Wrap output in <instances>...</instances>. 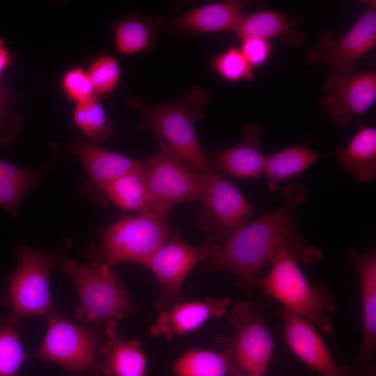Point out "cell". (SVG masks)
I'll list each match as a JSON object with an SVG mask.
<instances>
[{"mask_svg": "<svg viewBox=\"0 0 376 376\" xmlns=\"http://www.w3.org/2000/svg\"><path fill=\"white\" fill-rule=\"evenodd\" d=\"M67 150L76 155L85 168L88 178L85 189L100 202L111 182L142 165L135 159L100 148L79 137L70 141Z\"/></svg>", "mask_w": 376, "mask_h": 376, "instance_id": "16", "label": "cell"}, {"mask_svg": "<svg viewBox=\"0 0 376 376\" xmlns=\"http://www.w3.org/2000/svg\"><path fill=\"white\" fill-rule=\"evenodd\" d=\"M200 202L199 228L226 242L250 219L254 207L230 181L213 170L207 173Z\"/></svg>", "mask_w": 376, "mask_h": 376, "instance_id": "10", "label": "cell"}, {"mask_svg": "<svg viewBox=\"0 0 376 376\" xmlns=\"http://www.w3.org/2000/svg\"><path fill=\"white\" fill-rule=\"evenodd\" d=\"M376 44V1H368L363 15L339 39L324 31L306 54L312 64L324 63L332 71L350 72L355 62Z\"/></svg>", "mask_w": 376, "mask_h": 376, "instance_id": "12", "label": "cell"}, {"mask_svg": "<svg viewBox=\"0 0 376 376\" xmlns=\"http://www.w3.org/2000/svg\"><path fill=\"white\" fill-rule=\"evenodd\" d=\"M230 303V299L225 297L173 304L159 314L150 333L153 336H164L171 340L175 336L198 329L212 318L222 316Z\"/></svg>", "mask_w": 376, "mask_h": 376, "instance_id": "17", "label": "cell"}, {"mask_svg": "<svg viewBox=\"0 0 376 376\" xmlns=\"http://www.w3.org/2000/svg\"><path fill=\"white\" fill-rule=\"evenodd\" d=\"M151 257L145 267L157 277L160 288L161 308H167L185 301L181 286L199 263H207L218 245L213 237L207 239L201 247H194L173 233Z\"/></svg>", "mask_w": 376, "mask_h": 376, "instance_id": "11", "label": "cell"}, {"mask_svg": "<svg viewBox=\"0 0 376 376\" xmlns=\"http://www.w3.org/2000/svg\"><path fill=\"white\" fill-rule=\"evenodd\" d=\"M283 339L289 349L321 376H353L351 368L339 366L316 328L303 318L282 308Z\"/></svg>", "mask_w": 376, "mask_h": 376, "instance_id": "15", "label": "cell"}, {"mask_svg": "<svg viewBox=\"0 0 376 376\" xmlns=\"http://www.w3.org/2000/svg\"><path fill=\"white\" fill-rule=\"evenodd\" d=\"M87 72L94 92L97 94H105L111 91L120 78L119 63L110 56H104L94 61Z\"/></svg>", "mask_w": 376, "mask_h": 376, "instance_id": "31", "label": "cell"}, {"mask_svg": "<svg viewBox=\"0 0 376 376\" xmlns=\"http://www.w3.org/2000/svg\"><path fill=\"white\" fill-rule=\"evenodd\" d=\"M264 305L237 302L228 318L233 335L217 342L230 361V376L265 374L270 363L274 342L263 318Z\"/></svg>", "mask_w": 376, "mask_h": 376, "instance_id": "6", "label": "cell"}, {"mask_svg": "<svg viewBox=\"0 0 376 376\" xmlns=\"http://www.w3.org/2000/svg\"><path fill=\"white\" fill-rule=\"evenodd\" d=\"M114 32L117 51L130 55L150 47L154 42L156 27L148 19L132 17L116 24Z\"/></svg>", "mask_w": 376, "mask_h": 376, "instance_id": "28", "label": "cell"}, {"mask_svg": "<svg viewBox=\"0 0 376 376\" xmlns=\"http://www.w3.org/2000/svg\"><path fill=\"white\" fill-rule=\"evenodd\" d=\"M323 155L306 146H293L266 155L263 175L271 191L279 183L301 174Z\"/></svg>", "mask_w": 376, "mask_h": 376, "instance_id": "23", "label": "cell"}, {"mask_svg": "<svg viewBox=\"0 0 376 376\" xmlns=\"http://www.w3.org/2000/svg\"><path fill=\"white\" fill-rule=\"evenodd\" d=\"M73 120L83 133L95 143L104 141L112 133L111 120L95 95L76 104Z\"/></svg>", "mask_w": 376, "mask_h": 376, "instance_id": "29", "label": "cell"}, {"mask_svg": "<svg viewBox=\"0 0 376 376\" xmlns=\"http://www.w3.org/2000/svg\"><path fill=\"white\" fill-rule=\"evenodd\" d=\"M21 320L0 313V376H18L26 356L20 343Z\"/></svg>", "mask_w": 376, "mask_h": 376, "instance_id": "27", "label": "cell"}, {"mask_svg": "<svg viewBox=\"0 0 376 376\" xmlns=\"http://www.w3.org/2000/svg\"><path fill=\"white\" fill-rule=\"evenodd\" d=\"M242 40L240 49L247 62L254 68L267 62L272 53L271 43L256 38H248Z\"/></svg>", "mask_w": 376, "mask_h": 376, "instance_id": "33", "label": "cell"}, {"mask_svg": "<svg viewBox=\"0 0 376 376\" xmlns=\"http://www.w3.org/2000/svg\"><path fill=\"white\" fill-rule=\"evenodd\" d=\"M64 270L73 280L79 298L76 317L86 324L117 323L135 312L132 299L111 267L101 263L79 264L64 260Z\"/></svg>", "mask_w": 376, "mask_h": 376, "instance_id": "4", "label": "cell"}, {"mask_svg": "<svg viewBox=\"0 0 376 376\" xmlns=\"http://www.w3.org/2000/svg\"><path fill=\"white\" fill-rule=\"evenodd\" d=\"M263 128L250 123L236 145L207 155L210 165L237 179H257L263 175L266 158L260 148Z\"/></svg>", "mask_w": 376, "mask_h": 376, "instance_id": "18", "label": "cell"}, {"mask_svg": "<svg viewBox=\"0 0 376 376\" xmlns=\"http://www.w3.org/2000/svg\"><path fill=\"white\" fill-rule=\"evenodd\" d=\"M65 94L72 100L79 103L94 96V90L88 72L76 67L68 70L62 79Z\"/></svg>", "mask_w": 376, "mask_h": 376, "instance_id": "32", "label": "cell"}, {"mask_svg": "<svg viewBox=\"0 0 376 376\" xmlns=\"http://www.w3.org/2000/svg\"><path fill=\"white\" fill-rule=\"evenodd\" d=\"M323 111L339 127H346L354 116H361L376 99L374 72H339L332 71L324 84Z\"/></svg>", "mask_w": 376, "mask_h": 376, "instance_id": "13", "label": "cell"}, {"mask_svg": "<svg viewBox=\"0 0 376 376\" xmlns=\"http://www.w3.org/2000/svg\"><path fill=\"white\" fill-rule=\"evenodd\" d=\"M46 318V335L32 357L58 363L73 373L99 374L100 347L95 332L66 320L56 311Z\"/></svg>", "mask_w": 376, "mask_h": 376, "instance_id": "9", "label": "cell"}, {"mask_svg": "<svg viewBox=\"0 0 376 376\" xmlns=\"http://www.w3.org/2000/svg\"><path fill=\"white\" fill-rule=\"evenodd\" d=\"M248 1L229 0L203 6L173 19L180 29L198 33L235 31L244 16Z\"/></svg>", "mask_w": 376, "mask_h": 376, "instance_id": "20", "label": "cell"}, {"mask_svg": "<svg viewBox=\"0 0 376 376\" xmlns=\"http://www.w3.org/2000/svg\"><path fill=\"white\" fill-rule=\"evenodd\" d=\"M292 28L289 19L282 13L272 10H263L244 15L234 33L238 38H256L269 41L283 38L289 44L299 43L292 36Z\"/></svg>", "mask_w": 376, "mask_h": 376, "instance_id": "25", "label": "cell"}, {"mask_svg": "<svg viewBox=\"0 0 376 376\" xmlns=\"http://www.w3.org/2000/svg\"><path fill=\"white\" fill-rule=\"evenodd\" d=\"M346 259L359 276L362 311V338L353 376H376V252L350 249Z\"/></svg>", "mask_w": 376, "mask_h": 376, "instance_id": "14", "label": "cell"}, {"mask_svg": "<svg viewBox=\"0 0 376 376\" xmlns=\"http://www.w3.org/2000/svg\"><path fill=\"white\" fill-rule=\"evenodd\" d=\"M170 236L167 214L157 210L135 213L102 232L95 253L99 263L110 267L127 262L145 267Z\"/></svg>", "mask_w": 376, "mask_h": 376, "instance_id": "5", "label": "cell"}, {"mask_svg": "<svg viewBox=\"0 0 376 376\" xmlns=\"http://www.w3.org/2000/svg\"><path fill=\"white\" fill-rule=\"evenodd\" d=\"M271 269L254 283L282 304L283 308L303 318L326 334L332 331L329 313L336 304L324 286H312L300 269L297 260L281 249L269 261Z\"/></svg>", "mask_w": 376, "mask_h": 376, "instance_id": "3", "label": "cell"}, {"mask_svg": "<svg viewBox=\"0 0 376 376\" xmlns=\"http://www.w3.org/2000/svg\"><path fill=\"white\" fill-rule=\"evenodd\" d=\"M242 376H265L264 374H249V375H244Z\"/></svg>", "mask_w": 376, "mask_h": 376, "instance_id": "35", "label": "cell"}, {"mask_svg": "<svg viewBox=\"0 0 376 376\" xmlns=\"http://www.w3.org/2000/svg\"><path fill=\"white\" fill-rule=\"evenodd\" d=\"M342 168L359 182L376 176V129L361 125L345 147L336 154Z\"/></svg>", "mask_w": 376, "mask_h": 376, "instance_id": "21", "label": "cell"}, {"mask_svg": "<svg viewBox=\"0 0 376 376\" xmlns=\"http://www.w3.org/2000/svg\"><path fill=\"white\" fill-rule=\"evenodd\" d=\"M283 203L235 230L223 246H217L205 263L212 270L226 269L240 284L250 290L258 274L280 250L288 251L299 263L313 264L321 258L320 250L303 239L296 221V211L306 199V187L292 184L282 189Z\"/></svg>", "mask_w": 376, "mask_h": 376, "instance_id": "1", "label": "cell"}, {"mask_svg": "<svg viewBox=\"0 0 376 376\" xmlns=\"http://www.w3.org/2000/svg\"><path fill=\"white\" fill-rule=\"evenodd\" d=\"M212 64L217 75L227 81L251 80L254 76V68L245 59L240 48L227 49L217 55Z\"/></svg>", "mask_w": 376, "mask_h": 376, "instance_id": "30", "label": "cell"}, {"mask_svg": "<svg viewBox=\"0 0 376 376\" xmlns=\"http://www.w3.org/2000/svg\"><path fill=\"white\" fill-rule=\"evenodd\" d=\"M175 376H230V365L225 352L192 348L171 366Z\"/></svg>", "mask_w": 376, "mask_h": 376, "instance_id": "26", "label": "cell"}, {"mask_svg": "<svg viewBox=\"0 0 376 376\" xmlns=\"http://www.w3.org/2000/svg\"><path fill=\"white\" fill-rule=\"evenodd\" d=\"M11 61V55L4 45V41L0 37V75L8 66Z\"/></svg>", "mask_w": 376, "mask_h": 376, "instance_id": "34", "label": "cell"}, {"mask_svg": "<svg viewBox=\"0 0 376 376\" xmlns=\"http://www.w3.org/2000/svg\"><path fill=\"white\" fill-rule=\"evenodd\" d=\"M142 170L155 210L167 214L176 205L200 201L208 173L162 148L142 162Z\"/></svg>", "mask_w": 376, "mask_h": 376, "instance_id": "8", "label": "cell"}, {"mask_svg": "<svg viewBox=\"0 0 376 376\" xmlns=\"http://www.w3.org/2000/svg\"><path fill=\"white\" fill-rule=\"evenodd\" d=\"M17 267L8 279L11 312L22 320L35 315L48 316L55 312L49 287V274L57 265L48 253L20 245L17 248Z\"/></svg>", "mask_w": 376, "mask_h": 376, "instance_id": "7", "label": "cell"}, {"mask_svg": "<svg viewBox=\"0 0 376 376\" xmlns=\"http://www.w3.org/2000/svg\"><path fill=\"white\" fill-rule=\"evenodd\" d=\"M42 171L0 159V205L15 216L22 201L36 187Z\"/></svg>", "mask_w": 376, "mask_h": 376, "instance_id": "24", "label": "cell"}, {"mask_svg": "<svg viewBox=\"0 0 376 376\" xmlns=\"http://www.w3.org/2000/svg\"><path fill=\"white\" fill-rule=\"evenodd\" d=\"M107 338L100 350L98 369L104 376H145L146 359L137 340H126L117 323L105 325Z\"/></svg>", "mask_w": 376, "mask_h": 376, "instance_id": "19", "label": "cell"}, {"mask_svg": "<svg viewBox=\"0 0 376 376\" xmlns=\"http://www.w3.org/2000/svg\"><path fill=\"white\" fill-rule=\"evenodd\" d=\"M207 94L196 87L182 100L162 104L143 103L132 99L130 104L140 111L143 120L138 131L154 132L159 148L166 150L195 169L207 173L212 169L200 143L195 124L205 117Z\"/></svg>", "mask_w": 376, "mask_h": 376, "instance_id": "2", "label": "cell"}, {"mask_svg": "<svg viewBox=\"0 0 376 376\" xmlns=\"http://www.w3.org/2000/svg\"><path fill=\"white\" fill-rule=\"evenodd\" d=\"M110 202L123 211L136 213L156 210L141 166L111 182L101 203Z\"/></svg>", "mask_w": 376, "mask_h": 376, "instance_id": "22", "label": "cell"}]
</instances>
